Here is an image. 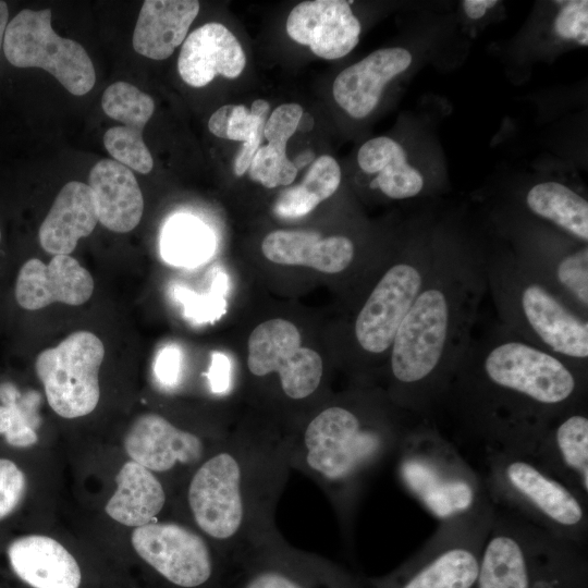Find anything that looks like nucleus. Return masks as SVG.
<instances>
[{"label":"nucleus","mask_w":588,"mask_h":588,"mask_svg":"<svg viewBox=\"0 0 588 588\" xmlns=\"http://www.w3.org/2000/svg\"><path fill=\"white\" fill-rule=\"evenodd\" d=\"M586 402L588 369L480 314L431 420L445 415L483 451L529 457L548 426Z\"/></svg>","instance_id":"1"},{"label":"nucleus","mask_w":588,"mask_h":588,"mask_svg":"<svg viewBox=\"0 0 588 588\" xmlns=\"http://www.w3.org/2000/svg\"><path fill=\"white\" fill-rule=\"evenodd\" d=\"M487 294L483 242L439 223L427 280L399 327L388 359L390 397L397 406L431 420Z\"/></svg>","instance_id":"2"},{"label":"nucleus","mask_w":588,"mask_h":588,"mask_svg":"<svg viewBox=\"0 0 588 588\" xmlns=\"http://www.w3.org/2000/svg\"><path fill=\"white\" fill-rule=\"evenodd\" d=\"M485 245L497 320L525 341L588 369V317L540 280L506 245Z\"/></svg>","instance_id":"3"},{"label":"nucleus","mask_w":588,"mask_h":588,"mask_svg":"<svg viewBox=\"0 0 588 588\" xmlns=\"http://www.w3.org/2000/svg\"><path fill=\"white\" fill-rule=\"evenodd\" d=\"M475 588H588L586 547L494 505Z\"/></svg>","instance_id":"4"},{"label":"nucleus","mask_w":588,"mask_h":588,"mask_svg":"<svg viewBox=\"0 0 588 588\" xmlns=\"http://www.w3.org/2000/svg\"><path fill=\"white\" fill-rule=\"evenodd\" d=\"M418 419L401 407L365 412L346 405L329 406L305 430L306 463L352 493L376 465L399 451Z\"/></svg>","instance_id":"5"},{"label":"nucleus","mask_w":588,"mask_h":588,"mask_svg":"<svg viewBox=\"0 0 588 588\" xmlns=\"http://www.w3.org/2000/svg\"><path fill=\"white\" fill-rule=\"evenodd\" d=\"M485 490L493 505L535 526L586 547L588 501L529 458L485 451Z\"/></svg>","instance_id":"6"},{"label":"nucleus","mask_w":588,"mask_h":588,"mask_svg":"<svg viewBox=\"0 0 588 588\" xmlns=\"http://www.w3.org/2000/svg\"><path fill=\"white\" fill-rule=\"evenodd\" d=\"M397 452L402 483L439 522L467 512L486 493L482 478L430 419H418Z\"/></svg>","instance_id":"7"},{"label":"nucleus","mask_w":588,"mask_h":588,"mask_svg":"<svg viewBox=\"0 0 588 588\" xmlns=\"http://www.w3.org/2000/svg\"><path fill=\"white\" fill-rule=\"evenodd\" d=\"M494 505L487 492L474 507L440 520L428 541L391 574L367 588H475Z\"/></svg>","instance_id":"8"},{"label":"nucleus","mask_w":588,"mask_h":588,"mask_svg":"<svg viewBox=\"0 0 588 588\" xmlns=\"http://www.w3.org/2000/svg\"><path fill=\"white\" fill-rule=\"evenodd\" d=\"M438 224H416L396 260L387 266L363 302L353 324L357 347L366 355H390L400 324L427 280Z\"/></svg>","instance_id":"9"},{"label":"nucleus","mask_w":588,"mask_h":588,"mask_svg":"<svg viewBox=\"0 0 588 588\" xmlns=\"http://www.w3.org/2000/svg\"><path fill=\"white\" fill-rule=\"evenodd\" d=\"M2 51L12 66L42 69L72 95L83 96L95 85L88 53L77 41L53 30L49 9L16 13L7 26Z\"/></svg>","instance_id":"10"},{"label":"nucleus","mask_w":588,"mask_h":588,"mask_svg":"<svg viewBox=\"0 0 588 588\" xmlns=\"http://www.w3.org/2000/svg\"><path fill=\"white\" fill-rule=\"evenodd\" d=\"M506 245L540 280L588 317V244L543 224L503 221Z\"/></svg>","instance_id":"11"},{"label":"nucleus","mask_w":588,"mask_h":588,"mask_svg":"<svg viewBox=\"0 0 588 588\" xmlns=\"http://www.w3.org/2000/svg\"><path fill=\"white\" fill-rule=\"evenodd\" d=\"M103 356L102 342L88 331L74 332L57 346L38 354L36 373L54 413L64 418H77L96 408Z\"/></svg>","instance_id":"12"},{"label":"nucleus","mask_w":588,"mask_h":588,"mask_svg":"<svg viewBox=\"0 0 588 588\" xmlns=\"http://www.w3.org/2000/svg\"><path fill=\"white\" fill-rule=\"evenodd\" d=\"M247 367L257 377L278 372L283 392L302 400L313 394L322 377V359L302 346V336L291 321L275 318L257 326L247 343Z\"/></svg>","instance_id":"13"},{"label":"nucleus","mask_w":588,"mask_h":588,"mask_svg":"<svg viewBox=\"0 0 588 588\" xmlns=\"http://www.w3.org/2000/svg\"><path fill=\"white\" fill-rule=\"evenodd\" d=\"M137 554L179 588H200L215 577L216 565L207 542L174 523H149L132 532Z\"/></svg>","instance_id":"14"},{"label":"nucleus","mask_w":588,"mask_h":588,"mask_svg":"<svg viewBox=\"0 0 588 588\" xmlns=\"http://www.w3.org/2000/svg\"><path fill=\"white\" fill-rule=\"evenodd\" d=\"M237 460L221 452L207 460L193 476L188 504L197 526L209 537L225 540L241 528L244 503Z\"/></svg>","instance_id":"15"},{"label":"nucleus","mask_w":588,"mask_h":588,"mask_svg":"<svg viewBox=\"0 0 588 588\" xmlns=\"http://www.w3.org/2000/svg\"><path fill=\"white\" fill-rule=\"evenodd\" d=\"M351 3L344 0H314L298 3L287 16L286 33L318 57L334 60L348 54L362 30Z\"/></svg>","instance_id":"16"},{"label":"nucleus","mask_w":588,"mask_h":588,"mask_svg":"<svg viewBox=\"0 0 588 588\" xmlns=\"http://www.w3.org/2000/svg\"><path fill=\"white\" fill-rule=\"evenodd\" d=\"M588 501L587 402L554 420L539 437L529 457Z\"/></svg>","instance_id":"17"},{"label":"nucleus","mask_w":588,"mask_h":588,"mask_svg":"<svg viewBox=\"0 0 588 588\" xmlns=\"http://www.w3.org/2000/svg\"><path fill=\"white\" fill-rule=\"evenodd\" d=\"M93 291L94 280L88 270L69 255H56L48 265L32 258L21 267L15 298L21 307L37 310L56 302L82 305Z\"/></svg>","instance_id":"18"},{"label":"nucleus","mask_w":588,"mask_h":588,"mask_svg":"<svg viewBox=\"0 0 588 588\" xmlns=\"http://www.w3.org/2000/svg\"><path fill=\"white\" fill-rule=\"evenodd\" d=\"M412 62L413 56L405 48L378 49L338 74L333 98L350 117L366 118L377 108L385 86Z\"/></svg>","instance_id":"19"},{"label":"nucleus","mask_w":588,"mask_h":588,"mask_svg":"<svg viewBox=\"0 0 588 588\" xmlns=\"http://www.w3.org/2000/svg\"><path fill=\"white\" fill-rule=\"evenodd\" d=\"M245 52L236 37L221 23H206L184 40L177 59L181 78L192 87H204L217 75L240 76Z\"/></svg>","instance_id":"20"},{"label":"nucleus","mask_w":588,"mask_h":588,"mask_svg":"<svg viewBox=\"0 0 588 588\" xmlns=\"http://www.w3.org/2000/svg\"><path fill=\"white\" fill-rule=\"evenodd\" d=\"M124 448L134 462L150 471H167L177 463L194 464L204 452L197 436L152 413L135 419L125 434Z\"/></svg>","instance_id":"21"},{"label":"nucleus","mask_w":588,"mask_h":588,"mask_svg":"<svg viewBox=\"0 0 588 588\" xmlns=\"http://www.w3.org/2000/svg\"><path fill=\"white\" fill-rule=\"evenodd\" d=\"M261 250L274 264L305 266L330 274L346 271L356 257V245L350 237H323L305 230L273 231L264 238Z\"/></svg>","instance_id":"22"},{"label":"nucleus","mask_w":588,"mask_h":588,"mask_svg":"<svg viewBox=\"0 0 588 588\" xmlns=\"http://www.w3.org/2000/svg\"><path fill=\"white\" fill-rule=\"evenodd\" d=\"M12 571L33 588H78L82 579L74 556L57 540L28 535L8 547Z\"/></svg>","instance_id":"23"},{"label":"nucleus","mask_w":588,"mask_h":588,"mask_svg":"<svg viewBox=\"0 0 588 588\" xmlns=\"http://www.w3.org/2000/svg\"><path fill=\"white\" fill-rule=\"evenodd\" d=\"M98 222L117 233L132 231L139 223L144 199L131 169L112 159L98 161L88 177Z\"/></svg>","instance_id":"24"},{"label":"nucleus","mask_w":588,"mask_h":588,"mask_svg":"<svg viewBox=\"0 0 588 588\" xmlns=\"http://www.w3.org/2000/svg\"><path fill=\"white\" fill-rule=\"evenodd\" d=\"M357 163L364 173L372 175L370 188L390 199H412L427 192L421 169L411 162L403 145L389 136L365 142L358 149Z\"/></svg>","instance_id":"25"},{"label":"nucleus","mask_w":588,"mask_h":588,"mask_svg":"<svg viewBox=\"0 0 588 588\" xmlns=\"http://www.w3.org/2000/svg\"><path fill=\"white\" fill-rule=\"evenodd\" d=\"M98 223L93 192L78 181L66 183L42 221L38 238L52 255L71 254L81 237L88 236Z\"/></svg>","instance_id":"26"},{"label":"nucleus","mask_w":588,"mask_h":588,"mask_svg":"<svg viewBox=\"0 0 588 588\" xmlns=\"http://www.w3.org/2000/svg\"><path fill=\"white\" fill-rule=\"evenodd\" d=\"M199 12L195 0H146L133 33L134 50L152 60L169 58Z\"/></svg>","instance_id":"27"},{"label":"nucleus","mask_w":588,"mask_h":588,"mask_svg":"<svg viewBox=\"0 0 588 588\" xmlns=\"http://www.w3.org/2000/svg\"><path fill=\"white\" fill-rule=\"evenodd\" d=\"M525 218H515L550 226L566 236L588 244V200L560 181H540L522 197Z\"/></svg>","instance_id":"28"},{"label":"nucleus","mask_w":588,"mask_h":588,"mask_svg":"<svg viewBox=\"0 0 588 588\" xmlns=\"http://www.w3.org/2000/svg\"><path fill=\"white\" fill-rule=\"evenodd\" d=\"M231 588H366V583L333 566L304 560L270 559L249 564Z\"/></svg>","instance_id":"29"},{"label":"nucleus","mask_w":588,"mask_h":588,"mask_svg":"<svg viewBox=\"0 0 588 588\" xmlns=\"http://www.w3.org/2000/svg\"><path fill=\"white\" fill-rule=\"evenodd\" d=\"M115 481L117 489L106 504V513L130 527L151 523L166 502L163 487L152 471L130 461L121 467Z\"/></svg>","instance_id":"30"},{"label":"nucleus","mask_w":588,"mask_h":588,"mask_svg":"<svg viewBox=\"0 0 588 588\" xmlns=\"http://www.w3.org/2000/svg\"><path fill=\"white\" fill-rule=\"evenodd\" d=\"M212 232L192 216H175L163 228L160 241L163 259L179 267L205 262L215 250Z\"/></svg>","instance_id":"31"},{"label":"nucleus","mask_w":588,"mask_h":588,"mask_svg":"<svg viewBox=\"0 0 588 588\" xmlns=\"http://www.w3.org/2000/svg\"><path fill=\"white\" fill-rule=\"evenodd\" d=\"M101 107L109 118L136 134H143L155 111L152 98L126 82L111 84L102 95Z\"/></svg>","instance_id":"32"},{"label":"nucleus","mask_w":588,"mask_h":588,"mask_svg":"<svg viewBox=\"0 0 588 588\" xmlns=\"http://www.w3.org/2000/svg\"><path fill=\"white\" fill-rule=\"evenodd\" d=\"M297 169L286 157V144L269 142L260 146L248 168L253 181L267 188L290 185L297 175Z\"/></svg>","instance_id":"33"},{"label":"nucleus","mask_w":588,"mask_h":588,"mask_svg":"<svg viewBox=\"0 0 588 588\" xmlns=\"http://www.w3.org/2000/svg\"><path fill=\"white\" fill-rule=\"evenodd\" d=\"M561 3L552 24L554 35L559 39L587 47L588 1L569 0Z\"/></svg>","instance_id":"34"},{"label":"nucleus","mask_w":588,"mask_h":588,"mask_svg":"<svg viewBox=\"0 0 588 588\" xmlns=\"http://www.w3.org/2000/svg\"><path fill=\"white\" fill-rule=\"evenodd\" d=\"M340 183L341 169L338 161L329 155H322L313 161L299 185L320 204L338 191Z\"/></svg>","instance_id":"35"},{"label":"nucleus","mask_w":588,"mask_h":588,"mask_svg":"<svg viewBox=\"0 0 588 588\" xmlns=\"http://www.w3.org/2000/svg\"><path fill=\"white\" fill-rule=\"evenodd\" d=\"M35 427L17 402L0 406V434L7 442L16 448H27L38 440Z\"/></svg>","instance_id":"36"},{"label":"nucleus","mask_w":588,"mask_h":588,"mask_svg":"<svg viewBox=\"0 0 588 588\" xmlns=\"http://www.w3.org/2000/svg\"><path fill=\"white\" fill-rule=\"evenodd\" d=\"M26 491V477L11 460L0 458V520L21 503Z\"/></svg>","instance_id":"37"},{"label":"nucleus","mask_w":588,"mask_h":588,"mask_svg":"<svg viewBox=\"0 0 588 588\" xmlns=\"http://www.w3.org/2000/svg\"><path fill=\"white\" fill-rule=\"evenodd\" d=\"M303 108L298 103H283L277 107L266 120L264 137L269 142L287 143L297 131Z\"/></svg>","instance_id":"38"},{"label":"nucleus","mask_w":588,"mask_h":588,"mask_svg":"<svg viewBox=\"0 0 588 588\" xmlns=\"http://www.w3.org/2000/svg\"><path fill=\"white\" fill-rule=\"evenodd\" d=\"M266 118L267 115H253L245 106H233L226 139L246 143L257 137H264Z\"/></svg>","instance_id":"39"},{"label":"nucleus","mask_w":588,"mask_h":588,"mask_svg":"<svg viewBox=\"0 0 588 588\" xmlns=\"http://www.w3.org/2000/svg\"><path fill=\"white\" fill-rule=\"evenodd\" d=\"M318 205L298 184L281 193L274 212L282 218H299L311 212Z\"/></svg>","instance_id":"40"},{"label":"nucleus","mask_w":588,"mask_h":588,"mask_svg":"<svg viewBox=\"0 0 588 588\" xmlns=\"http://www.w3.org/2000/svg\"><path fill=\"white\" fill-rule=\"evenodd\" d=\"M155 375L164 387H173L177 383L181 372V352L174 345L163 347L155 363Z\"/></svg>","instance_id":"41"},{"label":"nucleus","mask_w":588,"mask_h":588,"mask_svg":"<svg viewBox=\"0 0 588 588\" xmlns=\"http://www.w3.org/2000/svg\"><path fill=\"white\" fill-rule=\"evenodd\" d=\"M210 389L215 393H224L231 383V363L223 353L215 352L207 373Z\"/></svg>","instance_id":"42"},{"label":"nucleus","mask_w":588,"mask_h":588,"mask_svg":"<svg viewBox=\"0 0 588 588\" xmlns=\"http://www.w3.org/2000/svg\"><path fill=\"white\" fill-rule=\"evenodd\" d=\"M232 110L233 105H225L212 113L208 121V128L215 136L226 139V130Z\"/></svg>","instance_id":"43"},{"label":"nucleus","mask_w":588,"mask_h":588,"mask_svg":"<svg viewBox=\"0 0 588 588\" xmlns=\"http://www.w3.org/2000/svg\"><path fill=\"white\" fill-rule=\"evenodd\" d=\"M498 3L497 0H464L462 9L468 19L476 21L482 19Z\"/></svg>","instance_id":"44"},{"label":"nucleus","mask_w":588,"mask_h":588,"mask_svg":"<svg viewBox=\"0 0 588 588\" xmlns=\"http://www.w3.org/2000/svg\"><path fill=\"white\" fill-rule=\"evenodd\" d=\"M20 396L21 393L14 384L10 382H3L0 384V401L3 405L15 404Z\"/></svg>","instance_id":"45"},{"label":"nucleus","mask_w":588,"mask_h":588,"mask_svg":"<svg viewBox=\"0 0 588 588\" xmlns=\"http://www.w3.org/2000/svg\"><path fill=\"white\" fill-rule=\"evenodd\" d=\"M9 24V8L5 1L0 0V54L3 49V39Z\"/></svg>","instance_id":"46"},{"label":"nucleus","mask_w":588,"mask_h":588,"mask_svg":"<svg viewBox=\"0 0 588 588\" xmlns=\"http://www.w3.org/2000/svg\"><path fill=\"white\" fill-rule=\"evenodd\" d=\"M314 160H315V154L313 150L308 149L299 154L292 162L295 166V168L298 170Z\"/></svg>","instance_id":"47"},{"label":"nucleus","mask_w":588,"mask_h":588,"mask_svg":"<svg viewBox=\"0 0 588 588\" xmlns=\"http://www.w3.org/2000/svg\"><path fill=\"white\" fill-rule=\"evenodd\" d=\"M269 111V103L264 99H256L250 107V113L253 115L261 117L267 115Z\"/></svg>","instance_id":"48"},{"label":"nucleus","mask_w":588,"mask_h":588,"mask_svg":"<svg viewBox=\"0 0 588 588\" xmlns=\"http://www.w3.org/2000/svg\"><path fill=\"white\" fill-rule=\"evenodd\" d=\"M314 120L309 113H303L297 130L302 132H309L313 128Z\"/></svg>","instance_id":"49"},{"label":"nucleus","mask_w":588,"mask_h":588,"mask_svg":"<svg viewBox=\"0 0 588 588\" xmlns=\"http://www.w3.org/2000/svg\"><path fill=\"white\" fill-rule=\"evenodd\" d=\"M0 242H1V230H0Z\"/></svg>","instance_id":"50"}]
</instances>
